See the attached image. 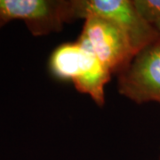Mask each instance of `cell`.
Returning a JSON list of instances; mask_svg holds the SVG:
<instances>
[{
  "mask_svg": "<svg viewBox=\"0 0 160 160\" xmlns=\"http://www.w3.org/2000/svg\"><path fill=\"white\" fill-rule=\"evenodd\" d=\"M48 68L52 77L69 80L78 91L90 96L98 106L105 104V86L111 73L79 43H64L51 53Z\"/></svg>",
  "mask_w": 160,
  "mask_h": 160,
  "instance_id": "1",
  "label": "cell"
},
{
  "mask_svg": "<svg viewBox=\"0 0 160 160\" xmlns=\"http://www.w3.org/2000/svg\"><path fill=\"white\" fill-rule=\"evenodd\" d=\"M72 13L74 21L97 16L117 24L128 36L136 54L160 39L159 31L141 15L132 0H72Z\"/></svg>",
  "mask_w": 160,
  "mask_h": 160,
  "instance_id": "2",
  "label": "cell"
},
{
  "mask_svg": "<svg viewBox=\"0 0 160 160\" xmlns=\"http://www.w3.org/2000/svg\"><path fill=\"white\" fill-rule=\"evenodd\" d=\"M77 42L91 52L111 74L122 72L136 54L123 29L109 20L97 16L85 19Z\"/></svg>",
  "mask_w": 160,
  "mask_h": 160,
  "instance_id": "3",
  "label": "cell"
},
{
  "mask_svg": "<svg viewBox=\"0 0 160 160\" xmlns=\"http://www.w3.org/2000/svg\"><path fill=\"white\" fill-rule=\"evenodd\" d=\"M0 20L22 21L36 37L57 33L74 22L72 0H0Z\"/></svg>",
  "mask_w": 160,
  "mask_h": 160,
  "instance_id": "4",
  "label": "cell"
},
{
  "mask_svg": "<svg viewBox=\"0 0 160 160\" xmlns=\"http://www.w3.org/2000/svg\"><path fill=\"white\" fill-rule=\"evenodd\" d=\"M118 91L135 104L160 105V39L139 52L118 75Z\"/></svg>",
  "mask_w": 160,
  "mask_h": 160,
  "instance_id": "5",
  "label": "cell"
},
{
  "mask_svg": "<svg viewBox=\"0 0 160 160\" xmlns=\"http://www.w3.org/2000/svg\"><path fill=\"white\" fill-rule=\"evenodd\" d=\"M138 12L147 22L154 24L160 20V0H132Z\"/></svg>",
  "mask_w": 160,
  "mask_h": 160,
  "instance_id": "6",
  "label": "cell"
},
{
  "mask_svg": "<svg viewBox=\"0 0 160 160\" xmlns=\"http://www.w3.org/2000/svg\"><path fill=\"white\" fill-rule=\"evenodd\" d=\"M153 25H154L155 27H156V29H157L158 30V31H159V33H160V20H159V21H158L157 22H155Z\"/></svg>",
  "mask_w": 160,
  "mask_h": 160,
  "instance_id": "7",
  "label": "cell"
},
{
  "mask_svg": "<svg viewBox=\"0 0 160 160\" xmlns=\"http://www.w3.org/2000/svg\"><path fill=\"white\" fill-rule=\"evenodd\" d=\"M6 24V22H4V21H2V20H0V29L3 27V26H5Z\"/></svg>",
  "mask_w": 160,
  "mask_h": 160,
  "instance_id": "8",
  "label": "cell"
},
{
  "mask_svg": "<svg viewBox=\"0 0 160 160\" xmlns=\"http://www.w3.org/2000/svg\"><path fill=\"white\" fill-rule=\"evenodd\" d=\"M156 160H160V153H159V155L158 156V158H157V159Z\"/></svg>",
  "mask_w": 160,
  "mask_h": 160,
  "instance_id": "9",
  "label": "cell"
}]
</instances>
